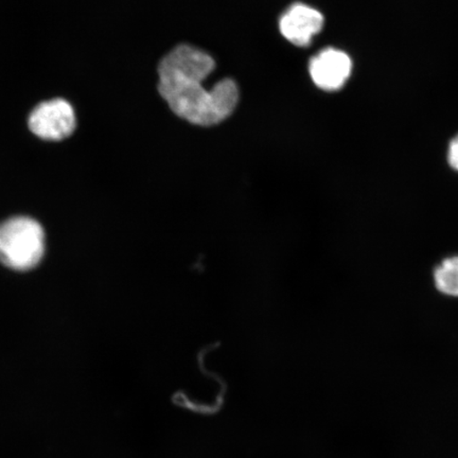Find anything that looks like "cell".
Wrapping results in <instances>:
<instances>
[{"label": "cell", "mask_w": 458, "mask_h": 458, "mask_svg": "<svg viewBox=\"0 0 458 458\" xmlns=\"http://www.w3.org/2000/svg\"><path fill=\"white\" fill-rule=\"evenodd\" d=\"M215 67L213 57L189 45L177 46L160 62L159 94L176 116L199 127H213L236 110L239 89L233 80L204 88V80Z\"/></svg>", "instance_id": "6da1fadb"}, {"label": "cell", "mask_w": 458, "mask_h": 458, "mask_svg": "<svg viewBox=\"0 0 458 458\" xmlns=\"http://www.w3.org/2000/svg\"><path fill=\"white\" fill-rule=\"evenodd\" d=\"M45 253L44 229L36 220L16 216L0 225V261L14 271L36 267Z\"/></svg>", "instance_id": "7a4b0ae2"}, {"label": "cell", "mask_w": 458, "mask_h": 458, "mask_svg": "<svg viewBox=\"0 0 458 458\" xmlns=\"http://www.w3.org/2000/svg\"><path fill=\"white\" fill-rule=\"evenodd\" d=\"M29 129L39 139L61 141L73 134L77 117L70 102L53 99L42 102L31 112L28 120Z\"/></svg>", "instance_id": "3957f363"}, {"label": "cell", "mask_w": 458, "mask_h": 458, "mask_svg": "<svg viewBox=\"0 0 458 458\" xmlns=\"http://www.w3.org/2000/svg\"><path fill=\"white\" fill-rule=\"evenodd\" d=\"M352 70L351 57L335 48L320 51L309 64V72L314 84L327 91L340 89L351 77Z\"/></svg>", "instance_id": "277c9868"}, {"label": "cell", "mask_w": 458, "mask_h": 458, "mask_svg": "<svg viewBox=\"0 0 458 458\" xmlns=\"http://www.w3.org/2000/svg\"><path fill=\"white\" fill-rule=\"evenodd\" d=\"M324 16L317 9L307 4H295L282 16L280 32L288 41L300 47L311 43L312 38L322 30Z\"/></svg>", "instance_id": "5b68a950"}, {"label": "cell", "mask_w": 458, "mask_h": 458, "mask_svg": "<svg viewBox=\"0 0 458 458\" xmlns=\"http://www.w3.org/2000/svg\"><path fill=\"white\" fill-rule=\"evenodd\" d=\"M433 282L440 294L458 299V255L446 257L435 267Z\"/></svg>", "instance_id": "8992f818"}, {"label": "cell", "mask_w": 458, "mask_h": 458, "mask_svg": "<svg viewBox=\"0 0 458 458\" xmlns=\"http://www.w3.org/2000/svg\"><path fill=\"white\" fill-rule=\"evenodd\" d=\"M445 157L449 167L458 174V134L450 141Z\"/></svg>", "instance_id": "52a82bcc"}]
</instances>
